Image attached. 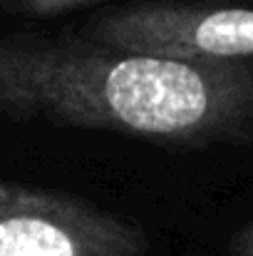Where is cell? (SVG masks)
I'll use <instances>...</instances> for the list:
<instances>
[{"instance_id": "6da1fadb", "label": "cell", "mask_w": 253, "mask_h": 256, "mask_svg": "<svg viewBox=\"0 0 253 256\" xmlns=\"http://www.w3.org/2000/svg\"><path fill=\"white\" fill-rule=\"evenodd\" d=\"M0 117L117 132L169 150L253 144V60H159L77 32L0 35Z\"/></svg>"}, {"instance_id": "7a4b0ae2", "label": "cell", "mask_w": 253, "mask_h": 256, "mask_svg": "<svg viewBox=\"0 0 253 256\" xmlns=\"http://www.w3.org/2000/svg\"><path fill=\"white\" fill-rule=\"evenodd\" d=\"M147 232L94 202L0 179V256H147Z\"/></svg>"}, {"instance_id": "3957f363", "label": "cell", "mask_w": 253, "mask_h": 256, "mask_svg": "<svg viewBox=\"0 0 253 256\" xmlns=\"http://www.w3.org/2000/svg\"><path fill=\"white\" fill-rule=\"evenodd\" d=\"M97 45L176 62H251L253 8L142 2L92 18L77 32Z\"/></svg>"}, {"instance_id": "277c9868", "label": "cell", "mask_w": 253, "mask_h": 256, "mask_svg": "<svg viewBox=\"0 0 253 256\" xmlns=\"http://www.w3.org/2000/svg\"><path fill=\"white\" fill-rule=\"evenodd\" d=\"M97 0H15L12 2V12H25V15H37V18H47V15H60V12H70L84 5H92Z\"/></svg>"}, {"instance_id": "5b68a950", "label": "cell", "mask_w": 253, "mask_h": 256, "mask_svg": "<svg viewBox=\"0 0 253 256\" xmlns=\"http://www.w3.org/2000/svg\"><path fill=\"white\" fill-rule=\"evenodd\" d=\"M231 254L234 256H253V222L246 224V226L231 239Z\"/></svg>"}, {"instance_id": "8992f818", "label": "cell", "mask_w": 253, "mask_h": 256, "mask_svg": "<svg viewBox=\"0 0 253 256\" xmlns=\"http://www.w3.org/2000/svg\"><path fill=\"white\" fill-rule=\"evenodd\" d=\"M5 2H7V0H0V8H5Z\"/></svg>"}]
</instances>
